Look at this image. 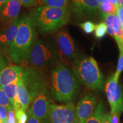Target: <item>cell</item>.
<instances>
[{"instance_id": "obj_12", "label": "cell", "mask_w": 123, "mask_h": 123, "mask_svg": "<svg viewBox=\"0 0 123 123\" xmlns=\"http://www.w3.org/2000/svg\"><path fill=\"white\" fill-rule=\"evenodd\" d=\"M21 6L19 0H8L0 12V24L6 27L18 19Z\"/></svg>"}, {"instance_id": "obj_23", "label": "cell", "mask_w": 123, "mask_h": 123, "mask_svg": "<svg viewBox=\"0 0 123 123\" xmlns=\"http://www.w3.org/2000/svg\"><path fill=\"white\" fill-rule=\"evenodd\" d=\"M107 33V29L105 23L100 22L96 25L95 29V37L98 39H101L105 36Z\"/></svg>"}, {"instance_id": "obj_10", "label": "cell", "mask_w": 123, "mask_h": 123, "mask_svg": "<svg viewBox=\"0 0 123 123\" xmlns=\"http://www.w3.org/2000/svg\"><path fill=\"white\" fill-rule=\"evenodd\" d=\"M50 123H79L76 108L73 103L65 105L51 104Z\"/></svg>"}, {"instance_id": "obj_8", "label": "cell", "mask_w": 123, "mask_h": 123, "mask_svg": "<svg viewBox=\"0 0 123 123\" xmlns=\"http://www.w3.org/2000/svg\"><path fill=\"white\" fill-rule=\"evenodd\" d=\"M105 93L111 107L110 113L123 112V88L115 74L106 83Z\"/></svg>"}, {"instance_id": "obj_18", "label": "cell", "mask_w": 123, "mask_h": 123, "mask_svg": "<svg viewBox=\"0 0 123 123\" xmlns=\"http://www.w3.org/2000/svg\"><path fill=\"white\" fill-rule=\"evenodd\" d=\"M41 6L58 7V8H68L71 3L70 0H37Z\"/></svg>"}, {"instance_id": "obj_1", "label": "cell", "mask_w": 123, "mask_h": 123, "mask_svg": "<svg viewBox=\"0 0 123 123\" xmlns=\"http://www.w3.org/2000/svg\"><path fill=\"white\" fill-rule=\"evenodd\" d=\"M51 96L58 102L68 104L75 101L80 91L79 81L65 63H58L51 71Z\"/></svg>"}, {"instance_id": "obj_31", "label": "cell", "mask_w": 123, "mask_h": 123, "mask_svg": "<svg viewBox=\"0 0 123 123\" xmlns=\"http://www.w3.org/2000/svg\"><path fill=\"white\" fill-rule=\"evenodd\" d=\"M111 114V123H120V116L121 113L114 112Z\"/></svg>"}, {"instance_id": "obj_33", "label": "cell", "mask_w": 123, "mask_h": 123, "mask_svg": "<svg viewBox=\"0 0 123 123\" xmlns=\"http://www.w3.org/2000/svg\"><path fill=\"white\" fill-rule=\"evenodd\" d=\"M27 115H28V119H27V123H40L39 121L31 113H28Z\"/></svg>"}, {"instance_id": "obj_29", "label": "cell", "mask_w": 123, "mask_h": 123, "mask_svg": "<svg viewBox=\"0 0 123 123\" xmlns=\"http://www.w3.org/2000/svg\"><path fill=\"white\" fill-rule=\"evenodd\" d=\"M7 65V62L6 59L4 55H3V53L1 51H0V71L3 70L4 68H5Z\"/></svg>"}, {"instance_id": "obj_36", "label": "cell", "mask_w": 123, "mask_h": 123, "mask_svg": "<svg viewBox=\"0 0 123 123\" xmlns=\"http://www.w3.org/2000/svg\"><path fill=\"white\" fill-rule=\"evenodd\" d=\"M116 7L123 6V0H117V3L116 4Z\"/></svg>"}, {"instance_id": "obj_2", "label": "cell", "mask_w": 123, "mask_h": 123, "mask_svg": "<svg viewBox=\"0 0 123 123\" xmlns=\"http://www.w3.org/2000/svg\"><path fill=\"white\" fill-rule=\"evenodd\" d=\"M36 35V28L29 15L19 18L17 33L8 51L9 56L14 62L23 67L27 66L29 53Z\"/></svg>"}, {"instance_id": "obj_3", "label": "cell", "mask_w": 123, "mask_h": 123, "mask_svg": "<svg viewBox=\"0 0 123 123\" xmlns=\"http://www.w3.org/2000/svg\"><path fill=\"white\" fill-rule=\"evenodd\" d=\"M37 31L42 34H50L58 31L68 23L71 17L69 8H58L39 6L29 14Z\"/></svg>"}, {"instance_id": "obj_17", "label": "cell", "mask_w": 123, "mask_h": 123, "mask_svg": "<svg viewBox=\"0 0 123 123\" xmlns=\"http://www.w3.org/2000/svg\"><path fill=\"white\" fill-rule=\"evenodd\" d=\"M103 103L102 102L97 104L94 111L84 123H101L104 115Z\"/></svg>"}, {"instance_id": "obj_21", "label": "cell", "mask_w": 123, "mask_h": 123, "mask_svg": "<svg viewBox=\"0 0 123 123\" xmlns=\"http://www.w3.org/2000/svg\"><path fill=\"white\" fill-rule=\"evenodd\" d=\"M115 40L119 49V58L117 66V70L115 75L119 78L121 72L123 71V41L121 39H116Z\"/></svg>"}, {"instance_id": "obj_9", "label": "cell", "mask_w": 123, "mask_h": 123, "mask_svg": "<svg viewBox=\"0 0 123 123\" xmlns=\"http://www.w3.org/2000/svg\"><path fill=\"white\" fill-rule=\"evenodd\" d=\"M60 59L71 64L78 58V50L73 38L65 30L58 32L56 36Z\"/></svg>"}, {"instance_id": "obj_5", "label": "cell", "mask_w": 123, "mask_h": 123, "mask_svg": "<svg viewBox=\"0 0 123 123\" xmlns=\"http://www.w3.org/2000/svg\"><path fill=\"white\" fill-rule=\"evenodd\" d=\"M60 58L59 50L50 40L37 38L31 48L27 65L45 70Z\"/></svg>"}, {"instance_id": "obj_7", "label": "cell", "mask_w": 123, "mask_h": 123, "mask_svg": "<svg viewBox=\"0 0 123 123\" xmlns=\"http://www.w3.org/2000/svg\"><path fill=\"white\" fill-rule=\"evenodd\" d=\"M51 97L50 89L43 91L33 100L27 110L40 123H50Z\"/></svg>"}, {"instance_id": "obj_27", "label": "cell", "mask_w": 123, "mask_h": 123, "mask_svg": "<svg viewBox=\"0 0 123 123\" xmlns=\"http://www.w3.org/2000/svg\"><path fill=\"white\" fill-rule=\"evenodd\" d=\"M7 123H17L16 119H15V111L14 109L9 110L7 117Z\"/></svg>"}, {"instance_id": "obj_28", "label": "cell", "mask_w": 123, "mask_h": 123, "mask_svg": "<svg viewBox=\"0 0 123 123\" xmlns=\"http://www.w3.org/2000/svg\"><path fill=\"white\" fill-rule=\"evenodd\" d=\"M21 5L26 7H31L36 4L37 0H19Z\"/></svg>"}, {"instance_id": "obj_13", "label": "cell", "mask_w": 123, "mask_h": 123, "mask_svg": "<svg viewBox=\"0 0 123 123\" xmlns=\"http://www.w3.org/2000/svg\"><path fill=\"white\" fill-rule=\"evenodd\" d=\"M72 9L79 16H92L99 11L98 0H70Z\"/></svg>"}, {"instance_id": "obj_16", "label": "cell", "mask_w": 123, "mask_h": 123, "mask_svg": "<svg viewBox=\"0 0 123 123\" xmlns=\"http://www.w3.org/2000/svg\"><path fill=\"white\" fill-rule=\"evenodd\" d=\"M24 67L21 66L10 65L6 66L0 71V85L2 87L11 83L21 74Z\"/></svg>"}, {"instance_id": "obj_25", "label": "cell", "mask_w": 123, "mask_h": 123, "mask_svg": "<svg viewBox=\"0 0 123 123\" xmlns=\"http://www.w3.org/2000/svg\"><path fill=\"white\" fill-rule=\"evenodd\" d=\"M79 26L86 34L92 33L95 30L96 27V25L91 21H86L79 24Z\"/></svg>"}, {"instance_id": "obj_26", "label": "cell", "mask_w": 123, "mask_h": 123, "mask_svg": "<svg viewBox=\"0 0 123 123\" xmlns=\"http://www.w3.org/2000/svg\"><path fill=\"white\" fill-rule=\"evenodd\" d=\"M7 109L2 105H0V120L2 123L7 122V117L8 114Z\"/></svg>"}, {"instance_id": "obj_35", "label": "cell", "mask_w": 123, "mask_h": 123, "mask_svg": "<svg viewBox=\"0 0 123 123\" xmlns=\"http://www.w3.org/2000/svg\"><path fill=\"white\" fill-rule=\"evenodd\" d=\"M98 1H99V3L103 2H108L115 5H116L117 3V0H98Z\"/></svg>"}, {"instance_id": "obj_22", "label": "cell", "mask_w": 123, "mask_h": 123, "mask_svg": "<svg viewBox=\"0 0 123 123\" xmlns=\"http://www.w3.org/2000/svg\"><path fill=\"white\" fill-rule=\"evenodd\" d=\"M0 105L6 108L8 111L14 109L13 105H12L6 93L1 85H0Z\"/></svg>"}, {"instance_id": "obj_19", "label": "cell", "mask_w": 123, "mask_h": 123, "mask_svg": "<svg viewBox=\"0 0 123 123\" xmlns=\"http://www.w3.org/2000/svg\"><path fill=\"white\" fill-rule=\"evenodd\" d=\"M18 78L11 83L7 84L5 87H3L5 92L6 93L9 99L10 100V102L13 105V107L15 98L17 95V86Z\"/></svg>"}, {"instance_id": "obj_15", "label": "cell", "mask_w": 123, "mask_h": 123, "mask_svg": "<svg viewBox=\"0 0 123 123\" xmlns=\"http://www.w3.org/2000/svg\"><path fill=\"white\" fill-rule=\"evenodd\" d=\"M103 17L107 26V33L115 39H123V29L117 14H110Z\"/></svg>"}, {"instance_id": "obj_37", "label": "cell", "mask_w": 123, "mask_h": 123, "mask_svg": "<svg viewBox=\"0 0 123 123\" xmlns=\"http://www.w3.org/2000/svg\"><path fill=\"white\" fill-rule=\"evenodd\" d=\"M0 123H2V121L1 120H0Z\"/></svg>"}, {"instance_id": "obj_30", "label": "cell", "mask_w": 123, "mask_h": 123, "mask_svg": "<svg viewBox=\"0 0 123 123\" xmlns=\"http://www.w3.org/2000/svg\"><path fill=\"white\" fill-rule=\"evenodd\" d=\"M117 15L120 21L123 29V6L117 7Z\"/></svg>"}, {"instance_id": "obj_11", "label": "cell", "mask_w": 123, "mask_h": 123, "mask_svg": "<svg viewBox=\"0 0 123 123\" xmlns=\"http://www.w3.org/2000/svg\"><path fill=\"white\" fill-rule=\"evenodd\" d=\"M97 105V99L89 93L81 98L76 105V112L79 123H84L90 117Z\"/></svg>"}, {"instance_id": "obj_34", "label": "cell", "mask_w": 123, "mask_h": 123, "mask_svg": "<svg viewBox=\"0 0 123 123\" xmlns=\"http://www.w3.org/2000/svg\"><path fill=\"white\" fill-rule=\"evenodd\" d=\"M8 0H0V12L1 10H2V9L4 8L6 2H7Z\"/></svg>"}, {"instance_id": "obj_24", "label": "cell", "mask_w": 123, "mask_h": 123, "mask_svg": "<svg viewBox=\"0 0 123 123\" xmlns=\"http://www.w3.org/2000/svg\"><path fill=\"white\" fill-rule=\"evenodd\" d=\"M15 119L17 123H26L28 119V115L26 114V111L22 109L15 111Z\"/></svg>"}, {"instance_id": "obj_20", "label": "cell", "mask_w": 123, "mask_h": 123, "mask_svg": "<svg viewBox=\"0 0 123 123\" xmlns=\"http://www.w3.org/2000/svg\"><path fill=\"white\" fill-rule=\"evenodd\" d=\"M99 10L103 16L110 14H116L117 7L116 5L112 4L108 2L99 3Z\"/></svg>"}, {"instance_id": "obj_32", "label": "cell", "mask_w": 123, "mask_h": 123, "mask_svg": "<svg viewBox=\"0 0 123 123\" xmlns=\"http://www.w3.org/2000/svg\"><path fill=\"white\" fill-rule=\"evenodd\" d=\"M101 123H111V113H104Z\"/></svg>"}, {"instance_id": "obj_6", "label": "cell", "mask_w": 123, "mask_h": 123, "mask_svg": "<svg viewBox=\"0 0 123 123\" xmlns=\"http://www.w3.org/2000/svg\"><path fill=\"white\" fill-rule=\"evenodd\" d=\"M21 77L32 101L43 91L50 89V81L42 69L27 65L24 67Z\"/></svg>"}, {"instance_id": "obj_38", "label": "cell", "mask_w": 123, "mask_h": 123, "mask_svg": "<svg viewBox=\"0 0 123 123\" xmlns=\"http://www.w3.org/2000/svg\"><path fill=\"white\" fill-rule=\"evenodd\" d=\"M7 123V122H5V123Z\"/></svg>"}, {"instance_id": "obj_14", "label": "cell", "mask_w": 123, "mask_h": 123, "mask_svg": "<svg viewBox=\"0 0 123 123\" xmlns=\"http://www.w3.org/2000/svg\"><path fill=\"white\" fill-rule=\"evenodd\" d=\"M19 24V18L0 30V51L3 54H8L9 47L16 36Z\"/></svg>"}, {"instance_id": "obj_4", "label": "cell", "mask_w": 123, "mask_h": 123, "mask_svg": "<svg viewBox=\"0 0 123 123\" xmlns=\"http://www.w3.org/2000/svg\"><path fill=\"white\" fill-rule=\"evenodd\" d=\"M71 66L78 80L87 88L93 91L102 89L103 76L98 63L92 56L77 58Z\"/></svg>"}]
</instances>
